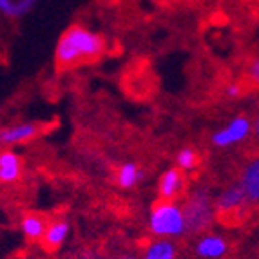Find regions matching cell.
<instances>
[{
  "label": "cell",
  "instance_id": "13",
  "mask_svg": "<svg viewBox=\"0 0 259 259\" xmlns=\"http://www.w3.org/2000/svg\"><path fill=\"white\" fill-rule=\"evenodd\" d=\"M48 227V220L42 214H26L20 221V230L27 239H40Z\"/></svg>",
  "mask_w": 259,
  "mask_h": 259
},
{
  "label": "cell",
  "instance_id": "6",
  "mask_svg": "<svg viewBox=\"0 0 259 259\" xmlns=\"http://www.w3.org/2000/svg\"><path fill=\"white\" fill-rule=\"evenodd\" d=\"M229 252V243L218 234H203L196 243V254L201 259H221Z\"/></svg>",
  "mask_w": 259,
  "mask_h": 259
},
{
  "label": "cell",
  "instance_id": "1",
  "mask_svg": "<svg viewBox=\"0 0 259 259\" xmlns=\"http://www.w3.org/2000/svg\"><path fill=\"white\" fill-rule=\"evenodd\" d=\"M104 38L83 26H71L60 36L55 49V60L60 69H69L83 62L96 60L104 53Z\"/></svg>",
  "mask_w": 259,
  "mask_h": 259
},
{
  "label": "cell",
  "instance_id": "16",
  "mask_svg": "<svg viewBox=\"0 0 259 259\" xmlns=\"http://www.w3.org/2000/svg\"><path fill=\"white\" fill-rule=\"evenodd\" d=\"M176 165L182 170H194L196 165H198V156H196V152L192 149L183 147L176 154Z\"/></svg>",
  "mask_w": 259,
  "mask_h": 259
},
{
  "label": "cell",
  "instance_id": "2",
  "mask_svg": "<svg viewBox=\"0 0 259 259\" xmlns=\"http://www.w3.org/2000/svg\"><path fill=\"white\" fill-rule=\"evenodd\" d=\"M149 230L154 238L174 239L187 232L182 207L174 201H158L149 214Z\"/></svg>",
  "mask_w": 259,
  "mask_h": 259
},
{
  "label": "cell",
  "instance_id": "10",
  "mask_svg": "<svg viewBox=\"0 0 259 259\" xmlns=\"http://www.w3.org/2000/svg\"><path fill=\"white\" fill-rule=\"evenodd\" d=\"M36 133H38V127L35 123H17V125L6 127V129L0 131V143L15 145V143L27 142Z\"/></svg>",
  "mask_w": 259,
  "mask_h": 259
},
{
  "label": "cell",
  "instance_id": "9",
  "mask_svg": "<svg viewBox=\"0 0 259 259\" xmlns=\"http://www.w3.org/2000/svg\"><path fill=\"white\" fill-rule=\"evenodd\" d=\"M183 189V176L178 168H168L167 172L161 174L158 183V194L161 201H172Z\"/></svg>",
  "mask_w": 259,
  "mask_h": 259
},
{
  "label": "cell",
  "instance_id": "15",
  "mask_svg": "<svg viewBox=\"0 0 259 259\" xmlns=\"http://www.w3.org/2000/svg\"><path fill=\"white\" fill-rule=\"evenodd\" d=\"M142 180V170L136 163L133 161H125L121 163L116 172V182L121 189H133L138 185V182Z\"/></svg>",
  "mask_w": 259,
  "mask_h": 259
},
{
  "label": "cell",
  "instance_id": "4",
  "mask_svg": "<svg viewBox=\"0 0 259 259\" xmlns=\"http://www.w3.org/2000/svg\"><path fill=\"white\" fill-rule=\"evenodd\" d=\"M250 120L245 116H236L230 123L223 127V129L216 131L212 134V143L216 147H232V145H238L239 142L250 134Z\"/></svg>",
  "mask_w": 259,
  "mask_h": 259
},
{
  "label": "cell",
  "instance_id": "14",
  "mask_svg": "<svg viewBox=\"0 0 259 259\" xmlns=\"http://www.w3.org/2000/svg\"><path fill=\"white\" fill-rule=\"evenodd\" d=\"M38 0H0V13L9 18H20L29 13Z\"/></svg>",
  "mask_w": 259,
  "mask_h": 259
},
{
  "label": "cell",
  "instance_id": "8",
  "mask_svg": "<svg viewBox=\"0 0 259 259\" xmlns=\"http://www.w3.org/2000/svg\"><path fill=\"white\" fill-rule=\"evenodd\" d=\"M69 234H71V225L65 220H56V221L48 223V227H46V230H44L40 239H42L46 248L55 250V248H60V246L67 241Z\"/></svg>",
  "mask_w": 259,
  "mask_h": 259
},
{
  "label": "cell",
  "instance_id": "18",
  "mask_svg": "<svg viewBox=\"0 0 259 259\" xmlns=\"http://www.w3.org/2000/svg\"><path fill=\"white\" fill-rule=\"evenodd\" d=\"M248 74L252 76V80H254V82H257V80H259V62L257 60H254L252 67L248 69Z\"/></svg>",
  "mask_w": 259,
  "mask_h": 259
},
{
  "label": "cell",
  "instance_id": "7",
  "mask_svg": "<svg viewBox=\"0 0 259 259\" xmlns=\"http://www.w3.org/2000/svg\"><path fill=\"white\" fill-rule=\"evenodd\" d=\"M239 187H241L243 194H245L248 203H257L259 199V161L257 160H252L245 165Z\"/></svg>",
  "mask_w": 259,
  "mask_h": 259
},
{
  "label": "cell",
  "instance_id": "11",
  "mask_svg": "<svg viewBox=\"0 0 259 259\" xmlns=\"http://www.w3.org/2000/svg\"><path fill=\"white\" fill-rule=\"evenodd\" d=\"M178 250L172 239H160L156 238L147 243L143 248V254L140 259H176Z\"/></svg>",
  "mask_w": 259,
  "mask_h": 259
},
{
  "label": "cell",
  "instance_id": "5",
  "mask_svg": "<svg viewBox=\"0 0 259 259\" xmlns=\"http://www.w3.org/2000/svg\"><path fill=\"white\" fill-rule=\"evenodd\" d=\"M246 203L248 201H246L245 194H243L241 187L229 185L225 190H221L218 198L214 199V212L230 216V214H238L239 210H243Z\"/></svg>",
  "mask_w": 259,
  "mask_h": 259
},
{
  "label": "cell",
  "instance_id": "19",
  "mask_svg": "<svg viewBox=\"0 0 259 259\" xmlns=\"http://www.w3.org/2000/svg\"><path fill=\"white\" fill-rule=\"evenodd\" d=\"M116 259H138L136 255H120V257H116Z\"/></svg>",
  "mask_w": 259,
  "mask_h": 259
},
{
  "label": "cell",
  "instance_id": "17",
  "mask_svg": "<svg viewBox=\"0 0 259 259\" xmlns=\"http://www.w3.org/2000/svg\"><path fill=\"white\" fill-rule=\"evenodd\" d=\"M225 95L229 96V98H238L239 95H241V87L239 85H227V89H225Z\"/></svg>",
  "mask_w": 259,
  "mask_h": 259
},
{
  "label": "cell",
  "instance_id": "12",
  "mask_svg": "<svg viewBox=\"0 0 259 259\" xmlns=\"http://www.w3.org/2000/svg\"><path fill=\"white\" fill-rule=\"evenodd\" d=\"M22 172V161L18 154L11 151L0 152V182L2 183H13L20 178Z\"/></svg>",
  "mask_w": 259,
  "mask_h": 259
},
{
  "label": "cell",
  "instance_id": "3",
  "mask_svg": "<svg viewBox=\"0 0 259 259\" xmlns=\"http://www.w3.org/2000/svg\"><path fill=\"white\" fill-rule=\"evenodd\" d=\"M182 210L187 230L201 232V230H207L214 220V199L205 189H198L189 196Z\"/></svg>",
  "mask_w": 259,
  "mask_h": 259
}]
</instances>
